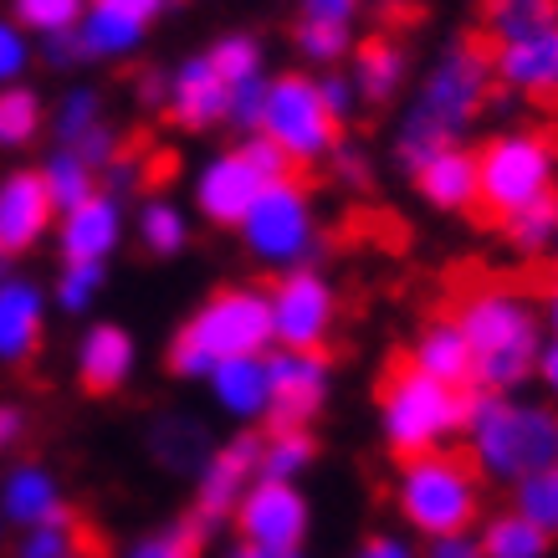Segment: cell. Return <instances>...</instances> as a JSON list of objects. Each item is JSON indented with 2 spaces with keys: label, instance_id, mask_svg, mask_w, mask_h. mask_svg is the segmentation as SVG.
<instances>
[{
  "label": "cell",
  "instance_id": "6da1fadb",
  "mask_svg": "<svg viewBox=\"0 0 558 558\" xmlns=\"http://www.w3.org/2000/svg\"><path fill=\"white\" fill-rule=\"evenodd\" d=\"M492 51L476 47L472 36H457L430 57V68L415 77L405 98V113L395 123V159L400 170H415L421 159H430L436 149H451L466 138L482 113L492 108Z\"/></svg>",
  "mask_w": 558,
  "mask_h": 558
},
{
  "label": "cell",
  "instance_id": "7a4b0ae2",
  "mask_svg": "<svg viewBox=\"0 0 558 558\" xmlns=\"http://www.w3.org/2000/svg\"><path fill=\"white\" fill-rule=\"evenodd\" d=\"M451 318L472 343V389L518 395L533 385L543 343H548L538 298H527L512 282H482V288L461 292Z\"/></svg>",
  "mask_w": 558,
  "mask_h": 558
},
{
  "label": "cell",
  "instance_id": "3957f363",
  "mask_svg": "<svg viewBox=\"0 0 558 558\" xmlns=\"http://www.w3.org/2000/svg\"><path fill=\"white\" fill-rule=\"evenodd\" d=\"M461 446L487 487H523L527 476L548 472L558 461V405L543 395H523V389L518 395L472 389Z\"/></svg>",
  "mask_w": 558,
  "mask_h": 558
},
{
  "label": "cell",
  "instance_id": "277c9868",
  "mask_svg": "<svg viewBox=\"0 0 558 558\" xmlns=\"http://www.w3.org/2000/svg\"><path fill=\"white\" fill-rule=\"evenodd\" d=\"M271 349H277V339H271L267 288L231 282V288L210 292V298L174 328L170 349H165V364H170L174 379L205 385L210 369L226 364V359H252V354H271Z\"/></svg>",
  "mask_w": 558,
  "mask_h": 558
},
{
  "label": "cell",
  "instance_id": "5b68a950",
  "mask_svg": "<svg viewBox=\"0 0 558 558\" xmlns=\"http://www.w3.org/2000/svg\"><path fill=\"white\" fill-rule=\"evenodd\" d=\"M389 508L395 523L410 538H451V533H476L487 518V482L476 476L466 451H430L395 466L389 482Z\"/></svg>",
  "mask_w": 558,
  "mask_h": 558
},
{
  "label": "cell",
  "instance_id": "8992f818",
  "mask_svg": "<svg viewBox=\"0 0 558 558\" xmlns=\"http://www.w3.org/2000/svg\"><path fill=\"white\" fill-rule=\"evenodd\" d=\"M466 410H472V389H451L430 374L400 364L379 385L374 425H379V440H385L389 457L410 461L430 457V451H451L466 430Z\"/></svg>",
  "mask_w": 558,
  "mask_h": 558
},
{
  "label": "cell",
  "instance_id": "52a82bcc",
  "mask_svg": "<svg viewBox=\"0 0 558 558\" xmlns=\"http://www.w3.org/2000/svg\"><path fill=\"white\" fill-rule=\"evenodd\" d=\"M476 180H482V210L508 220L518 210L558 195V138L533 123H512L476 149Z\"/></svg>",
  "mask_w": 558,
  "mask_h": 558
},
{
  "label": "cell",
  "instance_id": "ba28073f",
  "mask_svg": "<svg viewBox=\"0 0 558 558\" xmlns=\"http://www.w3.org/2000/svg\"><path fill=\"white\" fill-rule=\"evenodd\" d=\"M236 236L256 267L277 271V277L292 267H313L323 252V220L318 205H313V190L298 174L271 180L246 210V220L236 226Z\"/></svg>",
  "mask_w": 558,
  "mask_h": 558
},
{
  "label": "cell",
  "instance_id": "9c48e42d",
  "mask_svg": "<svg viewBox=\"0 0 558 558\" xmlns=\"http://www.w3.org/2000/svg\"><path fill=\"white\" fill-rule=\"evenodd\" d=\"M262 134L288 154L292 170L328 165L343 144V123L328 113L313 72H277L267 83V108H262Z\"/></svg>",
  "mask_w": 558,
  "mask_h": 558
},
{
  "label": "cell",
  "instance_id": "30bf717a",
  "mask_svg": "<svg viewBox=\"0 0 558 558\" xmlns=\"http://www.w3.org/2000/svg\"><path fill=\"white\" fill-rule=\"evenodd\" d=\"M271 303V339L277 349H328L339 333V288L333 277L313 262V267H292L282 271L267 288Z\"/></svg>",
  "mask_w": 558,
  "mask_h": 558
},
{
  "label": "cell",
  "instance_id": "8fae6325",
  "mask_svg": "<svg viewBox=\"0 0 558 558\" xmlns=\"http://www.w3.org/2000/svg\"><path fill=\"white\" fill-rule=\"evenodd\" d=\"M256 476H262V430H236L216 440L201 472L190 476V518H201L205 527L231 523Z\"/></svg>",
  "mask_w": 558,
  "mask_h": 558
},
{
  "label": "cell",
  "instance_id": "7c38bea8",
  "mask_svg": "<svg viewBox=\"0 0 558 558\" xmlns=\"http://www.w3.org/2000/svg\"><path fill=\"white\" fill-rule=\"evenodd\" d=\"M267 185H271V174L256 165L252 149L236 138L231 149L205 154V165L195 170V180H190V205H195L201 220L220 226V231H236Z\"/></svg>",
  "mask_w": 558,
  "mask_h": 558
},
{
  "label": "cell",
  "instance_id": "4fadbf2b",
  "mask_svg": "<svg viewBox=\"0 0 558 558\" xmlns=\"http://www.w3.org/2000/svg\"><path fill=\"white\" fill-rule=\"evenodd\" d=\"M231 527H236L241 543H256V548H307V533H313V497L303 492V482L256 476L252 492L241 497Z\"/></svg>",
  "mask_w": 558,
  "mask_h": 558
},
{
  "label": "cell",
  "instance_id": "5bb4252c",
  "mask_svg": "<svg viewBox=\"0 0 558 558\" xmlns=\"http://www.w3.org/2000/svg\"><path fill=\"white\" fill-rule=\"evenodd\" d=\"M271 421L267 425H307L333 405V359L328 349H271Z\"/></svg>",
  "mask_w": 558,
  "mask_h": 558
},
{
  "label": "cell",
  "instance_id": "9a60e30c",
  "mask_svg": "<svg viewBox=\"0 0 558 558\" xmlns=\"http://www.w3.org/2000/svg\"><path fill=\"white\" fill-rule=\"evenodd\" d=\"M47 313L51 288H41L26 271L0 277V369H21L41 354L47 343Z\"/></svg>",
  "mask_w": 558,
  "mask_h": 558
},
{
  "label": "cell",
  "instance_id": "2e32d148",
  "mask_svg": "<svg viewBox=\"0 0 558 558\" xmlns=\"http://www.w3.org/2000/svg\"><path fill=\"white\" fill-rule=\"evenodd\" d=\"M72 374L87 395H119V389L134 385L138 374V339L134 328H123L113 318L87 323L77 333V349H72Z\"/></svg>",
  "mask_w": 558,
  "mask_h": 558
},
{
  "label": "cell",
  "instance_id": "e0dca14e",
  "mask_svg": "<svg viewBox=\"0 0 558 558\" xmlns=\"http://www.w3.org/2000/svg\"><path fill=\"white\" fill-rule=\"evenodd\" d=\"M492 51V72L497 83L518 93V98H558V21H543L533 32L512 36V41H497Z\"/></svg>",
  "mask_w": 558,
  "mask_h": 558
},
{
  "label": "cell",
  "instance_id": "ac0fdd59",
  "mask_svg": "<svg viewBox=\"0 0 558 558\" xmlns=\"http://www.w3.org/2000/svg\"><path fill=\"white\" fill-rule=\"evenodd\" d=\"M57 231V205H51L41 170H5L0 174V252L26 256Z\"/></svg>",
  "mask_w": 558,
  "mask_h": 558
},
{
  "label": "cell",
  "instance_id": "d6986e66",
  "mask_svg": "<svg viewBox=\"0 0 558 558\" xmlns=\"http://www.w3.org/2000/svg\"><path fill=\"white\" fill-rule=\"evenodd\" d=\"M123 231H129V210H123L119 195H108V190H98L87 205H77V210H68V216H57V231H51V241H57V252H62V262H113V252L123 246Z\"/></svg>",
  "mask_w": 558,
  "mask_h": 558
},
{
  "label": "cell",
  "instance_id": "ffe728a7",
  "mask_svg": "<svg viewBox=\"0 0 558 558\" xmlns=\"http://www.w3.org/2000/svg\"><path fill=\"white\" fill-rule=\"evenodd\" d=\"M68 487L47 461H11L0 472V518H5V527L26 533V527H41L51 518H68Z\"/></svg>",
  "mask_w": 558,
  "mask_h": 558
},
{
  "label": "cell",
  "instance_id": "44dd1931",
  "mask_svg": "<svg viewBox=\"0 0 558 558\" xmlns=\"http://www.w3.org/2000/svg\"><path fill=\"white\" fill-rule=\"evenodd\" d=\"M226 108H231V87L220 83V72L210 68V57L195 51L185 62L170 68V98H165V113H170L185 134H205V129H226Z\"/></svg>",
  "mask_w": 558,
  "mask_h": 558
},
{
  "label": "cell",
  "instance_id": "7402d4cb",
  "mask_svg": "<svg viewBox=\"0 0 558 558\" xmlns=\"http://www.w3.org/2000/svg\"><path fill=\"white\" fill-rule=\"evenodd\" d=\"M410 185L436 216H466V210H482V180H476V149L466 144H451V149H436L430 159H421L410 170Z\"/></svg>",
  "mask_w": 558,
  "mask_h": 558
},
{
  "label": "cell",
  "instance_id": "603a6c76",
  "mask_svg": "<svg viewBox=\"0 0 558 558\" xmlns=\"http://www.w3.org/2000/svg\"><path fill=\"white\" fill-rule=\"evenodd\" d=\"M205 395H210V405H216L231 425H241V430L267 425L271 421V369H267V354L226 359V364H216V369H210V379H205Z\"/></svg>",
  "mask_w": 558,
  "mask_h": 558
},
{
  "label": "cell",
  "instance_id": "cb8c5ba5",
  "mask_svg": "<svg viewBox=\"0 0 558 558\" xmlns=\"http://www.w3.org/2000/svg\"><path fill=\"white\" fill-rule=\"evenodd\" d=\"M405 364L451 389H472V343H466V333H461V323L451 313L425 318L415 328V339L405 349Z\"/></svg>",
  "mask_w": 558,
  "mask_h": 558
},
{
  "label": "cell",
  "instance_id": "d4e9b609",
  "mask_svg": "<svg viewBox=\"0 0 558 558\" xmlns=\"http://www.w3.org/2000/svg\"><path fill=\"white\" fill-rule=\"evenodd\" d=\"M349 77H354L364 108H385L410 83V51L395 36H364L349 57Z\"/></svg>",
  "mask_w": 558,
  "mask_h": 558
},
{
  "label": "cell",
  "instance_id": "484cf974",
  "mask_svg": "<svg viewBox=\"0 0 558 558\" xmlns=\"http://www.w3.org/2000/svg\"><path fill=\"white\" fill-rule=\"evenodd\" d=\"M129 231H134L138 252L154 256V262H174V256L190 252V236H195V220L174 195H144L138 210L129 216Z\"/></svg>",
  "mask_w": 558,
  "mask_h": 558
},
{
  "label": "cell",
  "instance_id": "4316f807",
  "mask_svg": "<svg viewBox=\"0 0 558 558\" xmlns=\"http://www.w3.org/2000/svg\"><path fill=\"white\" fill-rule=\"evenodd\" d=\"M144 446H149V457L174 476H195L201 472V461L210 457V446L216 440L205 436V421L185 415V410H165V415H154L149 430H144Z\"/></svg>",
  "mask_w": 558,
  "mask_h": 558
},
{
  "label": "cell",
  "instance_id": "83f0119b",
  "mask_svg": "<svg viewBox=\"0 0 558 558\" xmlns=\"http://www.w3.org/2000/svg\"><path fill=\"white\" fill-rule=\"evenodd\" d=\"M77 41H83V62H129V57H138L144 41H149V21L93 0L83 26H77Z\"/></svg>",
  "mask_w": 558,
  "mask_h": 558
},
{
  "label": "cell",
  "instance_id": "f1b7e54d",
  "mask_svg": "<svg viewBox=\"0 0 558 558\" xmlns=\"http://www.w3.org/2000/svg\"><path fill=\"white\" fill-rule=\"evenodd\" d=\"M476 543L487 558H554V538L543 533L527 512L508 508H492L482 523H476Z\"/></svg>",
  "mask_w": 558,
  "mask_h": 558
},
{
  "label": "cell",
  "instance_id": "f546056e",
  "mask_svg": "<svg viewBox=\"0 0 558 558\" xmlns=\"http://www.w3.org/2000/svg\"><path fill=\"white\" fill-rule=\"evenodd\" d=\"M41 185H47L51 205H57V216H68V210H77V205H87L93 195L102 190V174L87 165L77 149H68V144H57V149L41 159Z\"/></svg>",
  "mask_w": 558,
  "mask_h": 558
},
{
  "label": "cell",
  "instance_id": "4dcf8cb0",
  "mask_svg": "<svg viewBox=\"0 0 558 558\" xmlns=\"http://www.w3.org/2000/svg\"><path fill=\"white\" fill-rule=\"evenodd\" d=\"M313 466H318V436L307 425H267L262 430V476L303 482Z\"/></svg>",
  "mask_w": 558,
  "mask_h": 558
},
{
  "label": "cell",
  "instance_id": "1f68e13d",
  "mask_svg": "<svg viewBox=\"0 0 558 558\" xmlns=\"http://www.w3.org/2000/svg\"><path fill=\"white\" fill-rule=\"evenodd\" d=\"M41 129H51V108L41 102V93L32 83L0 87V154L32 149Z\"/></svg>",
  "mask_w": 558,
  "mask_h": 558
},
{
  "label": "cell",
  "instance_id": "d6a6232c",
  "mask_svg": "<svg viewBox=\"0 0 558 558\" xmlns=\"http://www.w3.org/2000/svg\"><path fill=\"white\" fill-rule=\"evenodd\" d=\"M11 558H93V538H87V527L77 523V512H68V518H51V523H41V527L16 533Z\"/></svg>",
  "mask_w": 558,
  "mask_h": 558
},
{
  "label": "cell",
  "instance_id": "836d02e7",
  "mask_svg": "<svg viewBox=\"0 0 558 558\" xmlns=\"http://www.w3.org/2000/svg\"><path fill=\"white\" fill-rule=\"evenodd\" d=\"M87 5H93V0H11L5 16L16 21L32 41H51V36L77 32L87 16Z\"/></svg>",
  "mask_w": 558,
  "mask_h": 558
},
{
  "label": "cell",
  "instance_id": "e575fe53",
  "mask_svg": "<svg viewBox=\"0 0 558 558\" xmlns=\"http://www.w3.org/2000/svg\"><path fill=\"white\" fill-rule=\"evenodd\" d=\"M497 231H502V246H508L512 256H548V246H554L558 236V195L554 201H538L527 205V210H518V216L497 220Z\"/></svg>",
  "mask_w": 558,
  "mask_h": 558
},
{
  "label": "cell",
  "instance_id": "d590c367",
  "mask_svg": "<svg viewBox=\"0 0 558 558\" xmlns=\"http://www.w3.org/2000/svg\"><path fill=\"white\" fill-rule=\"evenodd\" d=\"M108 288V267L102 262H62L57 282H51V307L68 318H87Z\"/></svg>",
  "mask_w": 558,
  "mask_h": 558
},
{
  "label": "cell",
  "instance_id": "8d00e7d4",
  "mask_svg": "<svg viewBox=\"0 0 558 558\" xmlns=\"http://www.w3.org/2000/svg\"><path fill=\"white\" fill-rule=\"evenodd\" d=\"M205 533H210V527H205L201 518H174V523H165V527L138 533L119 558H201Z\"/></svg>",
  "mask_w": 558,
  "mask_h": 558
},
{
  "label": "cell",
  "instance_id": "74e56055",
  "mask_svg": "<svg viewBox=\"0 0 558 558\" xmlns=\"http://www.w3.org/2000/svg\"><path fill=\"white\" fill-rule=\"evenodd\" d=\"M210 68L220 72V83L226 87H241V83H256V77H267V51L256 41L252 32H226L210 41Z\"/></svg>",
  "mask_w": 558,
  "mask_h": 558
},
{
  "label": "cell",
  "instance_id": "f35d334b",
  "mask_svg": "<svg viewBox=\"0 0 558 558\" xmlns=\"http://www.w3.org/2000/svg\"><path fill=\"white\" fill-rule=\"evenodd\" d=\"M543 21H558V0H482V26H487V47L512 41V36L533 32Z\"/></svg>",
  "mask_w": 558,
  "mask_h": 558
},
{
  "label": "cell",
  "instance_id": "ab89813d",
  "mask_svg": "<svg viewBox=\"0 0 558 558\" xmlns=\"http://www.w3.org/2000/svg\"><path fill=\"white\" fill-rule=\"evenodd\" d=\"M292 47L303 57L307 68H349V57L359 47V32H343V26H313V21H298L292 26Z\"/></svg>",
  "mask_w": 558,
  "mask_h": 558
},
{
  "label": "cell",
  "instance_id": "60d3db41",
  "mask_svg": "<svg viewBox=\"0 0 558 558\" xmlns=\"http://www.w3.org/2000/svg\"><path fill=\"white\" fill-rule=\"evenodd\" d=\"M102 119V98H98V87H68L62 98H57V108H51V138L57 144H77L83 134H93Z\"/></svg>",
  "mask_w": 558,
  "mask_h": 558
},
{
  "label": "cell",
  "instance_id": "b9f144b4",
  "mask_svg": "<svg viewBox=\"0 0 558 558\" xmlns=\"http://www.w3.org/2000/svg\"><path fill=\"white\" fill-rule=\"evenodd\" d=\"M512 508L527 512V518L558 543V461L548 466V472L527 476L523 487H512Z\"/></svg>",
  "mask_w": 558,
  "mask_h": 558
},
{
  "label": "cell",
  "instance_id": "7bdbcfd3",
  "mask_svg": "<svg viewBox=\"0 0 558 558\" xmlns=\"http://www.w3.org/2000/svg\"><path fill=\"white\" fill-rule=\"evenodd\" d=\"M32 62H36V41L21 32L16 21L5 16V11H0V87L26 83Z\"/></svg>",
  "mask_w": 558,
  "mask_h": 558
},
{
  "label": "cell",
  "instance_id": "ee69618b",
  "mask_svg": "<svg viewBox=\"0 0 558 558\" xmlns=\"http://www.w3.org/2000/svg\"><path fill=\"white\" fill-rule=\"evenodd\" d=\"M267 83H271V77H256V83L231 87L226 129H236L241 138H246V134H262V108H267Z\"/></svg>",
  "mask_w": 558,
  "mask_h": 558
},
{
  "label": "cell",
  "instance_id": "f6af8a7d",
  "mask_svg": "<svg viewBox=\"0 0 558 558\" xmlns=\"http://www.w3.org/2000/svg\"><path fill=\"white\" fill-rule=\"evenodd\" d=\"M349 558H425V543L410 538L405 527H374L349 548Z\"/></svg>",
  "mask_w": 558,
  "mask_h": 558
},
{
  "label": "cell",
  "instance_id": "bcb514c9",
  "mask_svg": "<svg viewBox=\"0 0 558 558\" xmlns=\"http://www.w3.org/2000/svg\"><path fill=\"white\" fill-rule=\"evenodd\" d=\"M318 77V93H323V102H328V113L339 123H349L364 108V98H359V87H354V77H349V68H328V72H313Z\"/></svg>",
  "mask_w": 558,
  "mask_h": 558
},
{
  "label": "cell",
  "instance_id": "7dc6e473",
  "mask_svg": "<svg viewBox=\"0 0 558 558\" xmlns=\"http://www.w3.org/2000/svg\"><path fill=\"white\" fill-rule=\"evenodd\" d=\"M364 5H369V0H298V21L359 32V16H364Z\"/></svg>",
  "mask_w": 558,
  "mask_h": 558
},
{
  "label": "cell",
  "instance_id": "c3c4849f",
  "mask_svg": "<svg viewBox=\"0 0 558 558\" xmlns=\"http://www.w3.org/2000/svg\"><path fill=\"white\" fill-rule=\"evenodd\" d=\"M328 170H333V180H339L343 190H364L369 185V174H374V165H369V154L359 149V144H339L333 159H328Z\"/></svg>",
  "mask_w": 558,
  "mask_h": 558
},
{
  "label": "cell",
  "instance_id": "681fc988",
  "mask_svg": "<svg viewBox=\"0 0 558 558\" xmlns=\"http://www.w3.org/2000/svg\"><path fill=\"white\" fill-rule=\"evenodd\" d=\"M68 149H77L87 159V165H93V170H108V165H113V159H119L123 154V144H119V134H113V123H98V129H93V134H83L77 138V144H68Z\"/></svg>",
  "mask_w": 558,
  "mask_h": 558
},
{
  "label": "cell",
  "instance_id": "f907efd6",
  "mask_svg": "<svg viewBox=\"0 0 558 558\" xmlns=\"http://www.w3.org/2000/svg\"><path fill=\"white\" fill-rule=\"evenodd\" d=\"M32 436V410L21 400H0V457H16Z\"/></svg>",
  "mask_w": 558,
  "mask_h": 558
},
{
  "label": "cell",
  "instance_id": "816d5d0a",
  "mask_svg": "<svg viewBox=\"0 0 558 558\" xmlns=\"http://www.w3.org/2000/svg\"><path fill=\"white\" fill-rule=\"evenodd\" d=\"M138 180H144V165H138L134 154H119V159L102 170V190H108V195H119V201L123 195H134Z\"/></svg>",
  "mask_w": 558,
  "mask_h": 558
},
{
  "label": "cell",
  "instance_id": "f5cc1de1",
  "mask_svg": "<svg viewBox=\"0 0 558 558\" xmlns=\"http://www.w3.org/2000/svg\"><path fill=\"white\" fill-rule=\"evenodd\" d=\"M425 558H487L476 533H451V538H430L425 543Z\"/></svg>",
  "mask_w": 558,
  "mask_h": 558
},
{
  "label": "cell",
  "instance_id": "db71d44e",
  "mask_svg": "<svg viewBox=\"0 0 558 558\" xmlns=\"http://www.w3.org/2000/svg\"><path fill=\"white\" fill-rule=\"evenodd\" d=\"M41 57H47L51 68H83V41H77V32L68 36H51V41H41Z\"/></svg>",
  "mask_w": 558,
  "mask_h": 558
},
{
  "label": "cell",
  "instance_id": "11a10c76",
  "mask_svg": "<svg viewBox=\"0 0 558 558\" xmlns=\"http://www.w3.org/2000/svg\"><path fill=\"white\" fill-rule=\"evenodd\" d=\"M533 385L543 389V400H554V405H558V339L543 343V359H538V374H533Z\"/></svg>",
  "mask_w": 558,
  "mask_h": 558
},
{
  "label": "cell",
  "instance_id": "9f6ffc18",
  "mask_svg": "<svg viewBox=\"0 0 558 558\" xmlns=\"http://www.w3.org/2000/svg\"><path fill=\"white\" fill-rule=\"evenodd\" d=\"M98 5H113V11H129V16H138V21H159L165 11H174V0H98Z\"/></svg>",
  "mask_w": 558,
  "mask_h": 558
},
{
  "label": "cell",
  "instance_id": "6f0895ef",
  "mask_svg": "<svg viewBox=\"0 0 558 558\" xmlns=\"http://www.w3.org/2000/svg\"><path fill=\"white\" fill-rule=\"evenodd\" d=\"M165 98H170V72H144L138 77V102L144 108H165Z\"/></svg>",
  "mask_w": 558,
  "mask_h": 558
},
{
  "label": "cell",
  "instance_id": "680465c9",
  "mask_svg": "<svg viewBox=\"0 0 558 558\" xmlns=\"http://www.w3.org/2000/svg\"><path fill=\"white\" fill-rule=\"evenodd\" d=\"M220 558H313V554H307V548H256V543H241L236 538Z\"/></svg>",
  "mask_w": 558,
  "mask_h": 558
},
{
  "label": "cell",
  "instance_id": "91938a15",
  "mask_svg": "<svg viewBox=\"0 0 558 558\" xmlns=\"http://www.w3.org/2000/svg\"><path fill=\"white\" fill-rule=\"evenodd\" d=\"M538 307H543V328H548V339H558V277L543 288Z\"/></svg>",
  "mask_w": 558,
  "mask_h": 558
},
{
  "label": "cell",
  "instance_id": "94428289",
  "mask_svg": "<svg viewBox=\"0 0 558 558\" xmlns=\"http://www.w3.org/2000/svg\"><path fill=\"white\" fill-rule=\"evenodd\" d=\"M548 262H554V271H558V236H554V246H548Z\"/></svg>",
  "mask_w": 558,
  "mask_h": 558
},
{
  "label": "cell",
  "instance_id": "6125c7cd",
  "mask_svg": "<svg viewBox=\"0 0 558 558\" xmlns=\"http://www.w3.org/2000/svg\"><path fill=\"white\" fill-rule=\"evenodd\" d=\"M5 271H11V256H5V252H0V277H5Z\"/></svg>",
  "mask_w": 558,
  "mask_h": 558
},
{
  "label": "cell",
  "instance_id": "be15d7a7",
  "mask_svg": "<svg viewBox=\"0 0 558 558\" xmlns=\"http://www.w3.org/2000/svg\"><path fill=\"white\" fill-rule=\"evenodd\" d=\"M0 538H5V518H0Z\"/></svg>",
  "mask_w": 558,
  "mask_h": 558
}]
</instances>
